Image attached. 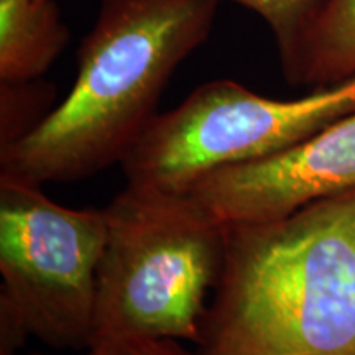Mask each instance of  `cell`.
Listing matches in <instances>:
<instances>
[{"instance_id": "obj_1", "label": "cell", "mask_w": 355, "mask_h": 355, "mask_svg": "<svg viewBox=\"0 0 355 355\" xmlns=\"http://www.w3.org/2000/svg\"><path fill=\"white\" fill-rule=\"evenodd\" d=\"M194 355H355V188L225 224Z\"/></svg>"}, {"instance_id": "obj_2", "label": "cell", "mask_w": 355, "mask_h": 355, "mask_svg": "<svg viewBox=\"0 0 355 355\" xmlns=\"http://www.w3.org/2000/svg\"><path fill=\"white\" fill-rule=\"evenodd\" d=\"M219 0H102L78 76L40 125L0 148V178L78 181L123 159L157 117L173 73L206 42Z\"/></svg>"}, {"instance_id": "obj_3", "label": "cell", "mask_w": 355, "mask_h": 355, "mask_svg": "<svg viewBox=\"0 0 355 355\" xmlns=\"http://www.w3.org/2000/svg\"><path fill=\"white\" fill-rule=\"evenodd\" d=\"M107 242L87 350L125 355L153 340L196 344L225 259V224L188 193L125 186L105 207Z\"/></svg>"}, {"instance_id": "obj_4", "label": "cell", "mask_w": 355, "mask_h": 355, "mask_svg": "<svg viewBox=\"0 0 355 355\" xmlns=\"http://www.w3.org/2000/svg\"><path fill=\"white\" fill-rule=\"evenodd\" d=\"M107 229L105 207L71 209L0 178V354L28 337L89 349Z\"/></svg>"}, {"instance_id": "obj_5", "label": "cell", "mask_w": 355, "mask_h": 355, "mask_svg": "<svg viewBox=\"0 0 355 355\" xmlns=\"http://www.w3.org/2000/svg\"><path fill=\"white\" fill-rule=\"evenodd\" d=\"M352 112L355 78L290 101L216 79L153 119L121 162L125 186L188 193L212 173L285 152Z\"/></svg>"}, {"instance_id": "obj_6", "label": "cell", "mask_w": 355, "mask_h": 355, "mask_svg": "<svg viewBox=\"0 0 355 355\" xmlns=\"http://www.w3.org/2000/svg\"><path fill=\"white\" fill-rule=\"evenodd\" d=\"M355 188V112L285 152L212 173L188 191L222 224L272 220Z\"/></svg>"}, {"instance_id": "obj_7", "label": "cell", "mask_w": 355, "mask_h": 355, "mask_svg": "<svg viewBox=\"0 0 355 355\" xmlns=\"http://www.w3.org/2000/svg\"><path fill=\"white\" fill-rule=\"evenodd\" d=\"M282 58L290 84L331 87L355 78V0H321Z\"/></svg>"}, {"instance_id": "obj_8", "label": "cell", "mask_w": 355, "mask_h": 355, "mask_svg": "<svg viewBox=\"0 0 355 355\" xmlns=\"http://www.w3.org/2000/svg\"><path fill=\"white\" fill-rule=\"evenodd\" d=\"M68 40L53 0H0V83L40 79Z\"/></svg>"}, {"instance_id": "obj_9", "label": "cell", "mask_w": 355, "mask_h": 355, "mask_svg": "<svg viewBox=\"0 0 355 355\" xmlns=\"http://www.w3.org/2000/svg\"><path fill=\"white\" fill-rule=\"evenodd\" d=\"M53 87L38 83H0V148L35 130L51 112Z\"/></svg>"}, {"instance_id": "obj_10", "label": "cell", "mask_w": 355, "mask_h": 355, "mask_svg": "<svg viewBox=\"0 0 355 355\" xmlns=\"http://www.w3.org/2000/svg\"><path fill=\"white\" fill-rule=\"evenodd\" d=\"M232 2L250 8L266 21L277 38L279 56H282L298 40L321 0H232Z\"/></svg>"}, {"instance_id": "obj_11", "label": "cell", "mask_w": 355, "mask_h": 355, "mask_svg": "<svg viewBox=\"0 0 355 355\" xmlns=\"http://www.w3.org/2000/svg\"><path fill=\"white\" fill-rule=\"evenodd\" d=\"M125 355H194L181 347L178 340H153L132 347Z\"/></svg>"}, {"instance_id": "obj_12", "label": "cell", "mask_w": 355, "mask_h": 355, "mask_svg": "<svg viewBox=\"0 0 355 355\" xmlns=\"http://www.w3.org/2000/svg\"><path fill=\"white\" fill-rule=\"evenodd\" d=\"M87 355H115L112 352H107V350H87Z\"/></svg>"}, {"instance_id": "obj_13", "label": "cell", "mask_w": 355, "mask_h": 355, "mask_svg": "<svg viewBox=\"0 0 355 355\" xmlns=\"http://www.w3.org/2000/svg\"><path fill=\"white\" fill-rule=\"evenodd\" d=\"M0 355H13V354H0ZM33 355H38V354H33ZM83 355H87V350H86V354H83Z\"/></svg>"}]
</instances>
